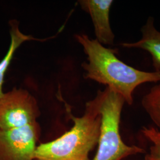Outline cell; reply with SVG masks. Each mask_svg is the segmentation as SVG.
Returning <instances> with one entry per match:
<instances>
[{
  "label": "cell",
  "instance_id": "cell-4",
  "mask_svg": "<svg viewBox=\"0 0 160 160\" xmlns=\"http://www.w3.org/2000/svg\"><path fill=\"white\" fill-rule=\"evenodd\" d=\"M39 114L35 98L26 90L14 88L0 98V131L34 123Z\"/></svg>",
  "mask_w": 160,
  "mask_h": 160
},
{
  "label": "cell",
  "instance_id": "cell-1",
  "mask_svg": "<svg viewBox=\"0 0 160 160\" xmlns=\"http://www.w3.org/2000/svg\"><path fill=\"white\" fill-rule=\"evenodd\" d=\"M75 37L87 57V62L82 64L86 79L107 86L128 104H132L133 93L137 87L146 82L160 81V71L150 72L133 68L120 61L115 50L106 48L96 39L84 34Z\"/></svg>",
  "mask_w": 160,
  "mask_h": 160
},
{
  "label": "cell",
  "instance_id": "cell-8",
  "mask_svg": "<svg viewBox=\"0 0 160 160\" xmlns=\"http://www.w3.org/2000/svg\"><path fill=\"white\" fill-rule=\"evenodd\" d=\"M9 24L10 27V43L4 57L0 61V98L4 93L3 92V85L5 75L12 61L15 52L25 42L37 39L30 35H27L22 33L19 29V25L17 21L12 20L9 22Z\"/></svg>",
  "mask_w": 160,
  "mask_h": 160
},
{
  "label": "cell",
  "instance_id": "cell-2",
  "mask_svg": "<svg viewBox=\"0 0 160 160\" xmlns=\"http://www.w3.org/2000/svg\"><path fill=\"white\" fill-rule=\"evenodd\" d=\"M65 104L73 126L57 139L37 146L34 160H90L89 154L98 143L101 124L97 96L87 103L81 117L73 116Z\"/></svg>",
  "mask_w": 160,
  "mask_h": 160
},
{
  "label": "cell",
  "instance_id": "cell-5",
  "mask_svg": "<svg viewBox=\"0 0 160 160\" xmlns=\"http://www.w3.org/2000/svg\"><path fill=\"white\" fill-rule=\"evenodd\" d=\"M40 133L37 122L0 131V160H34Z\"/></svg>",
  "mask_w": 160,
  "mask_h": 160
},
{
  "label": "cell",
  "instance_id": "cell-3",
  "mask_svg": "<svg viewBox=\"0 0 160 160\" xmlns=\"http://www.w3.org/2000/svg\"><path fill=\"white\" fill-rule=\"evenodd\" d=\"M97 96L101 124L97 153L92 160H122L145 153L143 149L126 145L121 138L119 125L125 99L108 87L98 91Z\"/></svg>",
  "mask_w": 160,
  "mask_h": 160
},
{
  "label": "cell",
  "instance_id": "cell-9",
  "mask_svg": "<svg viewBox=\"0 0 160 160\" xmlns=\"http://www.w3.org/2000/svg\"><path fill=\"white\" fill-rule=\"evenodd\" d=\"M142 105L160 132V84L154 86L143 97Z\"/></svg>",
  "mask_w": 160,
  "mask_h": 160
},
{
  "label": "cell",
  "instance_id": "cell-7",
  "mask_svg": "<svg viewBox=\"0 0 160 160\" xmlns=\"http://www.w3.org/2000/svg\"><path fill=\"white\" fill-rule=\"evenodd\" d=\"M142 38L136 42L123 43L126 48L141 49L148 52L152 58L155 71H160V32L155 28L154 18L149 17L141 28Z\"/></svg>",
  "mask_w": 160,
  "mask_h": 160
},
{
  "label": "cell",
  "instance_id": "cell-10",
  "mask_svg": "<svg viewBox=\"0 0 160 160\" xmlns=\"http://www.w3.org/2000/svg\"><path fill=\"white\" fill-rule=\"evenodd\" d=\"M142 132L152 145L149 152L145 155V160H160V132L154 127H143Z\"/></svg>",
  "mask_w": 160,
  "mask_h": 160
},
{
  "label": "cell",
  "instance_id": "cell-6",
  "mask_svg": "<svg viewBox=\"0 0 160 160\" xmlns=\"http://www.w3.org/2000/svg\"><path fill=\"white\" fill-rule=\"evenodd\" d=\"M79 3L91 16L96 40L103 45H113L114 34L111 29L109 13L113 1L81 0Z\"/></svg>",
  "mask_w": 160,
  "mask_h": 160
}]
</instances>
